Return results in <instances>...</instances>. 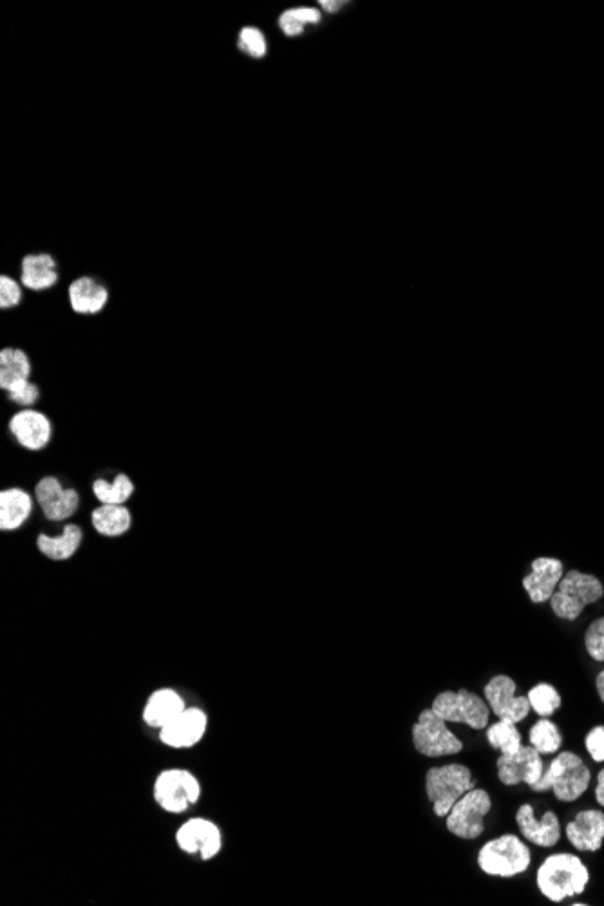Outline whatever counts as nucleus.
I'll list each match as a JSON object with an SVG mask.
<instances>
[{
    "label": "nucleus",
    "mask_w": 604,
    "mask_h": 906,
    "mask_svg": "<svg viewBox=\"0 0 604 906\" xmlns=\"http://www.w3.org/2000/svg\"><path fill=\"white\" fill-rule=\"evenodd\" d=\"M35 498L49 521L69 520L80 507V494L75 489H64L55 476H46L37 483Z\"/></svg>",
    "instance_id": "4468645a"
},
{
    "label": "nucleus",
    "mask_w": 604,
    "mask_h": 906,
    "mask_svg": "<svg viewBox=\"0 0 604 906\" xmlns=\"http://www.w3.org/2000/svg\"><path fill=\"white\" fill-rule=\"evenodd\" d=\"M487 740L501 755H512L521 749V733L514 722L500 720L487 729Z\"/></svg>",
    "instance_id": "bb28decb"
},
{
    "label": "nucleus",
    "mask_w": 604,
    "mask_h": 906,
    "mask_svg": "<svg viewBox=\"0 0 604 906\" xmlns=\"http://www.w3.org/2000/svg\"><path fill=\"white\" fill-rule=\"evenodd\" d=\"M563 576L565 568L561 559L538 557L532 561L529 576L523 579V588L527 590L532 603H547L552 599Z\"/></svg>",
    "instance_id": "dca6fc26"
},
{
    "label": "nucleus",
    "mask_w": 604,
    "mask_h": 906,
    "mask_svg": "<svg viewBox=\"0 0 604 906\" xmlns=\"http://www.w3.org/2000/svg\"><path fill=\"white\" fill-rule=\"evenodd\" d=\"M208 729L207 713L199 708H185L178 717L160 729L161 744L170 749L198 746Z\"/></svg>",
    "instance_id": "9b49d317"
},
{
    "label": "nucleus",
    "mask_w": 604,
    "mask_h": 906,
    "mask_svg": "<svg viewBox=\"0 0 604 906\" xmlns=\"http://www.w3.org/2000/svg\"><path fill=\"white\" fill-rule=\"evenodd\" d=\"M279 26L283 29L284 35H288V37H297V35H302V31H304V24H302L293 10L284 11L281 19H279Z\"/></svg>",
    "instance_id": "f704fd0d"
},
{
    "label": "nucleus",
    "mask_w": 604,
    "mask_h": 906,
    "mask_svg": "<svg viewBox=\"0 0 604 906\" xmlns=\"http://www.w3.org/2000/svg\"><path fill=\"white\" fill-rule=\"evenodd\" d=\"M91 523L98 534L105 538H120L133 525L131 510L123 505H100L91 514Z\"/></svg>",
    "instance_id": "b1692460"
},
{
    "label": "nucleus",
    "mask_w": 604,
    "mask_h": 906,
    "mask_svg": "<svg viewBox=\"0 0 604 906\" xmlns=\"http://www.w3.org/2000/svg\"><path fill=\"white\" fill-rule=\"evenodd\" d=\"M471 789H474L471 771L462 764L433 767L425 776V793L433 802V811L440 818H445L453 809L454 803Z\"/></svg>",
    "instance_id": "20e7f679"
},
{
    "label": "nucleus",
    "mask_w": 604,
    "mask_h": 906,
    "mask_svg": "<svg viewBox=\"0 0 604 906\" xmlns=\"http://www.w3.org/2000/svg\"><path fill=\"white\" fill-rule=\"evenodd\" d=\"M38 397H40V389L33 382H24V384L11 389L10 393H8V398H10L11 402H15V404H19L22 407L37 404Z\"/></svg>",
    "instance_id": "473e14b6"
},
{
    "label": "nucleus",
    "mask_w": 604,
    "mask_h": 906,
    "mask_svg": "<svg viewBox=\"0 0 604 906\" xmlns=\"http://www.w3.org/2000/svg\"><path fill=\"white\" fill-rule=\"evenodd\" d=\"M543 771L545 765L541 753L532 746H521L520 751L498 758V778L501 784H527L532 787L538 784Z\"/></svg>",
    "instance_id": "f8f14e48"
},
{
    "label": "nucleus",
    "mask_w": 604,
    "mask_h": 906,
    "mask_svg": "<svg viewBox=\"0 0 604 906\" xmlns=\"http://www.w3.org/2000/svg\"><path fill=\"white\" fill-rule=\"evenodd\" d=\"M516 682L507 675H496L485 686V700H489L492 713L500 720H510L518 724L530 713V702L527 697H516Z\"/></svg>",
    "instance_id": "ddd939ff"
},
{
    "label": "nucleus",
    "mask_w": 604,
    "mask_h": 906,
    "mask_svg": "<svg viewBox=\"0 0 604 906\" xmlns=\"http://www.w3.org/2000/svg\"><path fill=\"white\" fill-rule=\"evenodd\" d=\"M237 48L246 53L248 57L263 58L266 55V51H268V44H266V38L261 29L248 26V28H243L239 31Z\"/></svg>",
    "instance_id": "c756f323"
},
{
    "label": "nucleus",
    "mask_w": 604,
    "mask_h": 906,
    "mask_svg": "<svg viewBox=\"0 0 604 906\" xmlns=\"http://www.w3.org/2000/svg\"><path fill=\"white\" fill-rule=\"evenodd\" d=\"M321 6L322 8H324V10L331 11V13H333V11H339L340 8L344 6V2H330V0H322Z\"/></svg>",
    "instance_id": "4c0bfd02"
},
{
    "label": "nucleus",
    "mask_w": 604,
    "mask_h": 906,
    "mask_svg": "<svg viewBox=\"0 0 604 906\" xmlns=\"http://www.w3.org/2000/svg\"><path fill=\"white\" fill-rule=\"evenodd\" d=\"M590 780H592V774L585 762L574 753L563 751L548 764L547 769L543 771V776L539 778L538 784L532 785V791H536V793L554 791L557 800L576 802L577 798H581L585 794Z\"/></svg>",
    "instance_id": "f03ea898"
},
{
    "label": "nucleus",
    "mask_w": 604,
    "mask_h": 906,
    "mask_svg": "<svg viewBox=\"0 0 604 906\" xmlns=\"http://www.w3.org/2000/svg\"><path fill=\"white\" fill-rule=\"evenodd\" d=\"M597 691H599V697L604 702V671H601L599 677H597Z\"/></svg>",
    "instance_id": "58836bf2"
},
{
    "label": "nucleus",
    "mask_w": 604,
    "mask_h": 906,
    "mask_svg": "<svg viewBox=\"0 0 604 906\" xmlns=\"http://www.w3.org/2000/svg\"><path fill=\"white\" fill-rule=\"evenodd\" d=\"M295 15L299 17L302 24H317L321 20V11L315 10V8H295Z\"/></svg>",
    "instance_id": "c9c22d12"
},
{
    "label": "nucleus",
    "mask_w": 604,
    "mask_h": 906,
    "mask_svg": "<svg viewBox=\"0 0 604 906\" xmlns=\"http://www.w3.org/2000/svg\"><path fill=\"white\" fill-rule=\"evenodd\" d=\"M586 751L595 762H604V726L594 727L586 735Z\"/></svg>",
    "instance_id": "72a5a7b5"
},
{
    "label": "nucleus",
    "mask_w": 604,
    "mask_h": 906,
    "mask_svg": "<svg viewBox=\"0 0 604 906\" xmlns=\"http://www.w3.org/2000/svg\"><path fill=\"white\" fill-rule=\"evenodd\" d=\"M585 646L594 661L604 662V617H599L586 630Z\"/></svg>",
    "instance_id": "7c9ffc66"
},
{
    "label": "nucleus",
    "mask_w": 604,
    "mask_h": 906,
    "mask_svg": "<svg viewBox=\"0 0 604 906\" xmlns=\"http://www.w3.org/2000/svg\"><path fill=\"white\" fill-rule=\"evenodd\" d=\"M187 708L185 699L181 697L176 689L160 688L152 691L149 699L143 706V722L152 729H158L167 726L174 718L180 715L183 709Z\"/></svg>",
    "instance_id": "6ab92c4d"
},
{
    "label": "nucleus",
    "mask_w": 604,
    "mask_h": 906,
    "mask_svg": "<svg viewBox=\"0 0 604 906\" xmlns=\"http://www.w3.org/2000/svg\"><path fill=\"white\" fill-rule=\"evenodd\" d=\"M10 433L24 449L42 451L53 438V424L48 416L35 409H24L11 416Z\"/></svg>",
    "instance_id": "2eb2a0df"
},
{
    "label": "nucleus",
    "mask_w": 604,
    "mask_h": 906,
    "mask_svg": "<svg viewBox=\"0 0 604 906\" xmlns=\"http://www.w3.org/2000/svg\"><path fill=\"white\" fill-rule=\"evenodd\" d=\"M536 879L543 896L554 903H561L567 897L579 896L585 892L590 872L581 859L565 852L545 859Z\"/></svg>",
    "instance_id": "f257e3e1"
},
{
    "label": "nucleus",
    "mask_w": 604,
    "mask_h": 906,
    "mask_svg": "<svg viewBox=\"0 0 604 906\" xmlns=\"http://www.w3.org/2000/svg\"><path fill=\"white\" fill-rule=\"evenodd\" d=\"M413 744L420 755H458L463 744L449 731L447 722L436 715L433 709H424L413 726Z\"/></svg>",
    "instance_id": "6e6552de"
},
{
    "label": "nucleus",
    "mask_w": 604,
    "mask_h": 906,
    "mask_svg": "<svg viewBox=\"0 0 604 906\" xmlns=\"http://www.w3.org/2000/svg\"><path fill=\"white\" fill-rule=\"evenodd\" d=\"M22 302V288L20 284L8 275H2L0 279V308L2 310H11L17 308Z\"/></svg>",
    "instance_id": "2f4dec72"
},
{
    "label": "nucleus",
    "mask_w": 604,
    "mask_h": 906,
    "mask_svg": "<svg viewBox=\"0 0 604 906\" xmlns=\"http://www.w3.org/2000/svg\"><path fill=\"white\" fill-rule=\"evenodd\" d=\"M561 733L554 722L541 717L530 729V746L534 747L541 755L557 753L561 747Z\"/></svg>",
    "instance_id": "cd10ccee"
},
{
    "label": "nucleus",
    "mask_w": 604,
    "mask_h": 906,
    "mask_svg": "<svg viewBox=\"0 0 604 906\" xmlns=\"http://www.w3.org/2000/svg\"><path fill=\"white\" fill-rule=\"evenodd\" d=\"M82 541H84L82 529L75 523H69L64 525L60 536L40 534L37 538V548L51 561H67L69 557L75 556Z\"/></svg>",
    "instance_id": "5701e85b"
},
{
    "label": "nucleus",
    "mask_w": 604,
    "mask_h": 906,
    "mask_svg": "<svg viewBox=\"0 0 604 906\" xmlns=\"http://www.w3.org/2000/svg\"><path fill=\"white\" fill-rule=\"evenodd\" d=\"M33 512V498L24 489L0 492V529L17 530L29 520Z\"/></svg>",
    "instance_id": "4be33fe9"
},
{
    "label": "nucleus",
    "mask_w": 604,
    "mask_h": 906,
    "mask_svg": "<svg viewBox=\"0 0 604 906\" xmlns=\"http://www.w3.org/2000/svg\"><path fill=\"white\" fill-rule=\"evenodd\" d=\"M69 304L78 315H96L102 312L109 302V290L93 277H80L69 284Z\"/></svg>",
    "instance_id": "aec40b11"
},
{
    "label": "nucleus",
    "mask_w": 604,
    "mask_h": 906,
    "mask_svg": "<svg viewBox=\"0 0 604 906\" xmlns=\"http://www.w3.org/2000/svg\"><path fill=\"white\" fill-rule=\"evenodd\" d=\"M603 595V583L597 577L583 574L579 570H570L557 585V590L550 599V606L559 619L576 621L583 614L585 606L597 603Z\"/></svg>",
    "instance_id": "7ed1b4c3"
},
{
    "label": "nucleus",
    "mask_w": 604,
    "mask_h": 906,
    "mask_svg": "<svg viewBox=\"0 0 604 906\" xmlns=\"http://www.w3.org/2000/svg\"><path fill=\"white\" fill-rule=\"evenodd\" d=\"M31 362L26 351L4 348L0 351V387L10 393L11 389L29 382Z\"/></svg>",
    "instance_id": "393cba45"
},
{
    "label": "nucleus",
    "mask_w": 604,
    "mask_h": 906,
    "mask_svg": "<svg viewBox=\"0 0 604 906\" xmlns=\"http://www.w3.org/2000/svg\"><path fill=\"white\" fill-rule=\"evenodd\" d=\"M527 699L530 708L534 709L539 717L548 718L561 708V695L550 684H538L536 688L530 689Z\"/></svg>",
    "instance_id": "c85d7f7f"
},
{
    "label": "nucleus",
    "mask_w": 604,
    "mask_h": 906,
    "mask_svg": "<svg viewBox=\"0 0 604 906\" xmlns=\"http://www.w3.org/2000/svg\"><path fill=\"white\" fill-rule=\"evenodd\" d=\"M93 494L102 505H123L131 500L134 494V483L127 474H116L113 482L96 480L93 483Z\"/></svg>",
    "instance_id": "a878e982"
},
{
    "label": "nucleus",
    "mask_w": 604,
    "mask_h": 906,
    "mask_svg": "<svg viewBox=\"0 0 604 906\" xmlns=\"http://www.w3.org/2000/svg\"><path fill=\"white\" fill-rule=\"evenodd\" d=\"M516 822H518L521 834L534 845L554 847L557 845V841L561 840V825L552 811L545 812L543 818L538 822L534 816V807L525 803V805H521L520 811L516 814Z\"/></svg>",
    "instance_id": "f3484780"
},
{
    "label": "nucleus",
    "mask_w": 604,
    "mask_h": 906,
    "mask_svg": "<svg viewBox=\"0 0 604 906\" xmlns=\"http://www.w3.org/2000/svg\"><path fill=\"white\" fill-rule=\"evenodd\" d=\"M431 709L445 722H460L472 729H485L489 724L487 702L467 689L440 693Z\"/></svg>",
    "instance_id": "0eeeda50"
},
{
    "label": "nucleus",
    "mask_w": 604,
    "mask_h": 906,
    "mask_svg": "<svg viewBox=\"0 0 604 906\" xmlns=\"http://www.w3.org/2000/svg\"><path fill=\"white\" fill-rule=\"evenodd\" d=\"M176 843L181 852L210 861L223 849V832L212 820L190 818L176 832Z\"/></svg>",
    "instance_id": "9d476101"
},
{
    "label": "nucleus",
    "mask_w": 604,
    "mask_h": 906,
    "mask_svg": "<svg viewBox=\"0 0 604 906\" xmlns=\"http://www.w3.org/2000/svg\"><path fill=\"white\" fill-rule=\"evenodd\" d=\"M491 796L482 789L463 794L447 814V829L462 840H476L483 834V818L491 811Z\"/></svg>",
    "instance_id": "1a4fd4ad"
},
{
    "label": "nucleus",
    "mask_w": 604,
    "mask_h": 906,
    "mask_svg": "<svg viewBox=\"0 0 604 906\" xmlns=\"http://www.w3.org/2000/svg\"><path fill=\"white\" fill-rule=\"evenodd\" d=\"M201 782L198 776L181 767L161 771L154 785L152 796L161 809L169 814H183L196 805L201 798Z\"/></svg>",
    "instance_id": "39448f33"
},
{
    "label": "nucleus",
    "mask_w": 604,
    "mask_h": 906,
    "mask_svg": "<svg viewBox=\"0 0 604 906\" xmlns=\"http://www.w3.org/2000/svg\"><path fill=\"white\" fill-rule=\"evenodd\" d=\"M595 798H597V803L603 805L604 807V769L599 773V778H597V787H595Z\"/></svg>",
    "instance_id": "e433bc0d"
},
{
    "label": "nucleus",
    "mask_w": 604,
    "mask_h": 906,
    "mask_svg": "<svg viewBox=\"0 0 604 906\" xmlns=\"http://www.w3.org/2000/svg\"><path fill=\"white\" fill-rule=\"evenodd\" d=\"M567 838L581 852H597L603 847L604 812L594 809L579 812L576 820L567 825Z\"/></svg>",
    "instance_id": "a211bd4d"
},
{
    "label": "nucleus",
    "mask_w": 604,
    "mask_h": 906,
    "mask_svg": "<svg viewBox=\"0 0 604 906\" xmlns=\"http://www.w3.org/2000/svg\"><path fill=\"white\" fill-rule=\"evenodd\" d=\"M478 865L489 876L512 878L529 869L530 850L518 836L505 834L483 845L478 854Z\"/></svg>",
    "instance_id": "423d86ee"
},
{
    "label": "nucleus",
    "mask_w": 604,
    "mask_h": 906,
    "mask_svg": "<svg viewBox=\"0 0 604 906\" xmlns=\"http://www.w3.org/2000/svg\"><path fill=\"white\" fill-rule=\"evenodd\" d=\"M20 283L31 292H44L58 283L57 261L49 254H31L22 259Z\"/></svg>",
    "instance_id": "412c9836"
}]
</instances>
